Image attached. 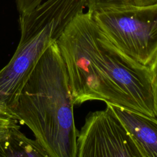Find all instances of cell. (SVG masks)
Wrapping results in <instances>:
<instances>
[{"mask_svg":"<svg viewBox=\"0 0 157 157\" xmlns=\"http://www.w3.org/2000/svg\"><path fill=\"white\" fill-rule=\"evenodd\" d=\"M56 44L74 105L102 101L155 117L148 66L115 47L92 13H78Z\"/></svg>","mask_w":157,"mask_h":157,"instance_id":"obj_1","label":"cell"},{"mask_svg":"<svg viewBox=\"0 0 157 157\" xmlns=\"http://www.w3.org/2000/svg\"><path fill=\"white\" fill-rule=\"evenodd\" d=\"M68 75L56 42L43 53L9 113L26 125L50 157H77Z\"/></svg>","mask_w":157,"mask_h":157,"instance_id":"obj_2","label":"cell"},{"mask_svg":"<svg viewBox=\"0 0 157 157\" xmlns=\"http://www.w3.org/2000/svg\"><path fill=\"white\" fill-rule=\"evenodd\" d=\"M92 15L115 47L138 63L150 64L157 53V2L109 8Z\"/></svg>","mask_w":157,"mask_h":157,"instance_id":"obj_3","label":"cell"},{"mask_svg":"<svg viewBox=\"0 0 157 157\" xmlns=\"http://www.w3.org/2000/svg\"><path fill=\"white\" fill-rule=\"evenodd\" d=\"M77 157H144L120 120L107 104L90 113L78 133Z\"/></svg>","mask_w":157,"mask_h":157,"instance_id":"obj_4","label":"cell"},{"mask_svg":"<svg viewBox=\"0 0 157 157\" xmlns=\"http://www.w3.org/2000/svg\"><path fill=\"white\" fill-rule=\"evenodd\" d=\"M50 45L48 39L39 33L18 43L9 62L0 70L1 110L9 113L39 58Z\"/></svg>","mask_w":157,"mask_h":157,"instance_id":"obj_5","label":"cell"},{"mask_svg":"<svg viewBox=\"0 0 157 157\" xmlns=\"http://www.w3.org/2000/svg\"><path fill=\"white\" fill-rule=\"evenodd\" d=\"M144 157H157V118L109 103Z\"/></svg>","mask_w":157,"mask_h":157,"instance_id":"obj_6","label":"cell"},{"mask_svg":"<svg viewBox=\"0 0 157 157\" xmlns=\"http://www.w3.org/2000/svg\"><path fill=\"white\" fill-rule=\"evenodd\" d=\"M0 157H50L36 140L26 137L20 127L0 140Z\"/></svg>","mask_w":157,"mask_h":157,"instance_id":"obj_7","label":"cell"},{"mask_svg":"<svg viewBox=\"0 0 157 157\" xmlns=\"http://www.w3.org/2000/svg\"><path fill=\"white\" fill-rule=\"evenodd\" d=\"M134 4L132 0H86V7L91 13L113 7Z\"/></svg>","mask_w":157,"mask_h":157,"instance_id":"obj_8","label":"cell"},{"mask_svg":"<svg viewBox=\"0 0 157 157\" xmlns=\"http://www.w3.org/2000/svg\"><path fill=\"white\" fill-rule=\"evenodd\" d=\"M17 127H19L17 120L11 115L0 110V140Z\"/></svg>","mask_w":157,"mask_h":157,"instance_id":"obj_9","label":"cell"},{"mask_svg":"<svg viewBox=\"0 0 157 157\" xmlns=\"http://www.w3.org/2000/svg\"><path fill=\"white\" fill-rule=\"evenodd\" d=\"M147 66L150 74L154 112L155 117L157 118V53Z\"/></svg>","mask_w":157,"mask_h":157,"instance_id":"obj_10","label":"cell"},{"mask_svg":"<svg viewBox=\"0 0 157 157\" xmlns=\"http://www.w3.org/2000/svg\"><path fill=\"white\" fill-rule=\"evenodd\" d=\"M43 0H15L17 10L20 14L32 11L42 2Z\"/></svg>","mask_w":157,"mask_h":157,"instance_id":"obj_11","label":"cell"},{"mask_svg":"<svg viewBox=\"0 0 157 157\" xmlns=\"http://www.w3.org/2000/svg\"><path fill=\"white\" fill-rule=\"evenodd\" d=\"M132 1L137 6H147L157 2V0H132Z\"/></svg>","mask_w":157,"mask_h":157,"instance_id":"obj_12","label":"cell"}]
</instances>
